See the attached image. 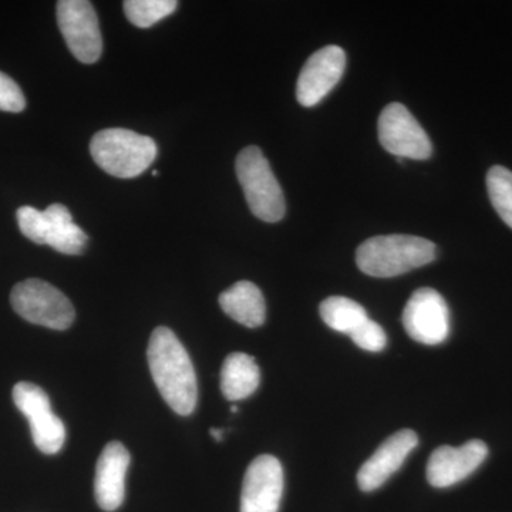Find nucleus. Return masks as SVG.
<instances>
[{"instance_id": "f257e3e1", "label": "nucleus", "mask_w": 512, "mask_h": 512, "mask_svg": "<svg viewBox=\"0 0 512 512\" xmlns=\"http://www.w3.org/2000/svg\"><path fill=\"white\" fill-rule=\"evenodd\" d=\"M151 376L165 403L180 416H190L197 406L198 386L194 366L173 330L160 326L148 343Z\"/></svg>"}, {"instance_id": "f03ea898", "label": "nucleus", "mask_w": 512, "mask_h": 512, "mask_svg": "<svg viewBox=\"0 0 512 512\" xmlns=\"http://www.w3.org/2000/svg\"><path fill=\"white\" fill-rule=\"evenodd\" d=\"M436 259V245L413 235H380L363 242L356 252V264L363 274L393 278L429 265Z\"/></svg>"}, {"instance_id": "7ed1b4c3", "label": "nucleus", "mask_w": 512, "mask_h": 512, "mask_svg": "<svg viewBox=\"0 0 512 512\" xmlns=\"http://www.w3.org/2000/svg\"><path fill=\"white\" fill-rule=\"evenodd\" d=\"M90 153L101 170L117 178H136L156 161V141L126 128H107L94 134Z\"/></svg>"}, {"instance_id": "20e7f679", "label": "nucleus", "mask_w": 512, "mask_h": 512, "mask_svg": "<svg viewBox=\"0 0 512 512\" xmlns=\"http://www.w3.org/2000/svg\"><path fill=\"white\" fill-rule=\"evenodd\" d=\"M237 175L249 210L265 222H278L285 217L286 205L281 185L271 165L258 147L244 148L237 157Z\"/></svg>"}, {"instance_id": "39448f33", "label": "nucleus", "mask_w": 512, "mask_h": 512, "mask_svg": "<svg viewBox=\"0 0 512 512\" xmlns=\"http://www.w3.org/2000/svg\"><path fill=\"white\" fill-rule=\"evenodd\" d=\"M16 217L26 238L37 245H49L60 254L80 255L89 242L86 232L74 224L72 214L62 204L50 205L45 211L22 207Z\"/></svg>"}, {"instance_id": "423d86ee", "label": "nucleus", "mask_w": 512, "mask_h": 512, "mask_svg": "<svg viewBox=\"0 0 512 512\" xmlns=\"http://www.w3.org/2000/svg\"><path fill=\"white\" fill-rule=\"evenodd\" d=\"M10 303L20 318L49 329H69L76 318L72 302L40 279H26L16 285L10 293Z\"/></svg>"}, {"instance_id": "0eeeda50", "label": "nucleus", "mask_w": 512, "mask_h": 512, "mask_svg": "<svg viewBox=\"0 0 512 512\" xmlns=\"http://www.w3.org/2000/svg\"><path fill=\"white\" fill-rule=\"evenodd\" d=\"M57 23L70 52L79 62L93 64L103 53L99 18L87 0L57 2Z\"/></svg>"}, {"instance_id": "6e6552de", "label": "nucleus", "mask_w": 512, "mask_h": 512, "mask_svg": "<svg viewBox=\"0 0 512 512\" xmlns=\"http://www.w3.org/2000/svg\"><path fill=\"white\" fill-rule=\"evenodd\" d=\"M13 402L29 420L36 447L45 454L59 453L66 441V427L52 412L45 390L33 383L20 382L13 387Z\"/></svg>"}, {"instance_id": "1a4fd4ad", "label": "nucleus", "mask_w": 512, "mask_h": 512, "mask_svg": "<svg viewBox=\"0 0 512 512\" xmlns=\"http://www.w3.org/2000/svg\"><path fill=\"white\" fill-rule=\"evenodd\" d=\"M377 130L384 150L397 158L427 160L433 153L426 131L403 104L392 103L384 107Z\"/></svg>"}, {"instance_id": "9d476101", "label": "nucleus", "mask_w": 512, "mask_h": 512, "mask_svg": "<svg viewBox=\"0 0 512 512\" xmlns=\"http://www.w3.org/2000/svg\"><path fill=\"white\" fill-rule=\"evenodd\" d=\"M407 335L416 342L436 346L450 335V311L439 292L431 288L417 289L403 312Z\"/></svg>"}, {"instance_id": "9b49d317", "label": "nucleus", "mask_w": 512, "mask_h": 512, "mask_svg": "<svg viewBox=\"0 0 512 512\" xmlns=\"http://www.w3.org/2000/svg\"><path fill=\"white\" fill-rule=\"evenodd\" d=\"M284 468L274 456L249 464L241 494V512H278L284 495Z\"/></svg>"}, {"instance_id": "f8f14e48", "label": "nucleus", "mask_w": 512, "mask_h": 512, "mask_svg": "<svg viewBox=\"0 0 512 512\" xmlns=\"http://www.w3.org/2000/svg\"><path fill=\"white\" fill-rule=\"evenodd\" d=\"M346 55L339 46H326L309 57L296 84V97L303 107L320 103L342 79Z\"/></svg>"}, {"instance_id": "ddd939ff", "label": "nucleus", "mask_w": 512, "mask_h": 512, "mask_svg": "<svg viewBox=\"0 0 512 512\" xmlns=\"http://www.w3.org/2000/svg\"><path fill=\"white\" fill-rule=\"evenodd\" d=\"M487 456V444L481 440H471L460 447H439L429 458L427 480L436 488L451 487L470 477Z\"/></svg>"}, {"instance_id": "4468645a", "label": "nucleus", "mask_w": 512, "mask_h": 512, "mask_svg": "<svg viewBox=\"0 0 512 512\" xmlns=\"http://www.w3.org/2000/svg\"><path fill=\"white\" fill-rule=\"evenodd\" d=\"M419 444V436L413 430H400L384 440L375 454L365 461L357 473V484L365 493L382 487L399 468L406 458Z\"/></svg>"}, {"instance_id": "2eb2a0df", "label": "nucleus", "mask_w": 512, "mask_h": 512, "mask_svg": "<svg viewBox=\"0 0 512 512\" xmlns=\"http://www.w3.org/2000/svg\"><path fill=\"white\" fill-rule=\"evenodd\" d=\"M130 453L119 441H111L97 461L94 494L101 510L116 511L126 495V474Z\"/></svg>"}, {"instance_id": "dca6fc26", "label": "nucleus", "mask_w": 512, "mask_h": 512, "mask_svg": "<svg viewBox=\"0 0 512 512\" xmlns=\"http://www.w3.org/2000/svg\"><path fill=\"white\" fill-rule=\"evenodd\" d=\"M222 311L235 322L247 328H259L264 325L266 305L264 295L252 282L241 281L220 295Z\"/></svg>"}, {"instance_id": "f3484780", "label": "nucleus", "mask_w": 512, "mask_h": 512, "mask_svg": "<svg viewBox=\"0 0 512 512\" xmlns=\"http://www.w3.org/2000/svg\"><path fill=\"white\" fill-rule=\"evenodd\" d=\"M261 370L255 357L247 353H231L221 370V390L229 402L247 399L258 390Z\"/></svg>"}, {"instance_id": "a211bd4d", "label": "nucleus", "mask_w": 512, "mask_h": 512, "mask_svg": "<svg viewBox=\"0 0 512 512\" xmlns=\"http://www.w3.org/2000/svg\"><path fill=\"white\" fill-rule=\"evenodd\" d=\"M320 316L330 329L345 335H352L353 330L359 328L369 319L366 309L360 303L343 296H330L320 303Z\"/></svg>"}, {"instance_id": "6ab92c4d", "label": "nucleus", "mask_w": 512, "mask_h": 512, "mask_svg": "<svg viewBox=\"0 0 512 512\" xmlns=\"http://www.w3.org/2000/svg\"><path fill=\"white\" fill-rule=\"evenodd\" d=\"M177 6L175 0H126L123 8L127 19L134 26L148 29L173 15Z\"/></svg>"}, {"instance_id": "aec40b11", "label": "nucleus", "mask_w": 512, "mask_h": 512, "mask_svg": "<svg viewBox=\"0 0 512 512\" xmlns=\"http://www.w3.org/2000/svg\"><path fill=\"white\" fill-rule=\"evenodd\" d=\"M487 190L495 211L512 229V171L501 165L491 168L487 174Z\"/></svg>"}, {"instance_id": "412c9836", "label": "nucleus", "mask_w": 512, "mask_h": 512, "mask_svg": "<svg viewBox=\"0 0 512 512\" xmlns=\"http://www.w3.org/2000/svg\"><path fill=\"white\" fill-rule=\"evenodd\" d=\"M350 339L357 348L366 350V352H382L387 345V336L382 326L375 320L367 319L359 328L353 330Z\"/></svg>"}, {"instance_id": "4be33fe9", "label": "nucleus", "mask_w": 512, "mask_h": 512, "mask_svg": "<svg viewBox=\"0 0 512 512\" xmlns=\"http://www.w3.org/2000/svg\"><path fill=\"white\" fill-rule=\"evenodd\" d=\"M26 100L22 89L8 74L0 72V110L20 113L25 110Z\"/></svg>"}, {"instance_id": "5701e85b", "label": "nucleus", "mask_w": 512, "mask_h": 512, "mask_svg": "<svg viewBox=\"0 0 512 512\" xmlns=\"http://www.w3.org/2000/svg\"><path fill=\"white\" fill-rule=\"evenodd\" d=\"M211 436L214 437L215 441L222 440V434H224V430L221 429H211Z\"/></svg>"}, {"instance_id": "b1692460", "label": "nucleus", "mask_w": 512, "mask_h": 512, "mask_svg": "<svg viewBox=\"0 0 512 512\" xmlns=\"http://www.w3.org/2000/svg\"><path fill=\"white\" fill-rule=\"evenodd\" d=\"M231 412H232V413H238V412H239L238 407H237V406H232V407H231Z\"/></svg>"}, {"instance_id": "393cba45", "label": "nucleus", "mask_w": 512, "mask_h": 512, "mask_svg": "<svg viewBox=\"0 0 512 512\" xmlns=\"http://www.w3.org/2000/svg\"><path fill=\"white\" fill-rule=\"evenodd\" d=\"M153 175L154 177H157V175H160V173H158V171H153Z\"/></svg>"}]
</instances>
